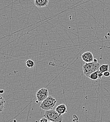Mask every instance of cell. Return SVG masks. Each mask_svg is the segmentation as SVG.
I'll return each mask as SVG.
<instances>
[{
    "mask_svg": "<svg viewBox=\"0 0 110 122\" xmlns=\"http://www.w3.org/2000/svg\"><path fill=\"white\" fill-rule=\"evenodd\" d=\"M100 64L94 61L86 63L82 67V70L84 74L88 77H89L91 74L99 71Z\"/></svg>",
    "mask_w": 110,
    "mask_h": 122,
    "instance_id": "1",
    "label": "cell"
},
{
    "mask_svg": "<svg viewBox=\"0 0 110 122\" xmlns=\"http://www.w3.org/2000/svg\"><path fill=\"white\" fill-rule=\"evenodd\" d=\"M44 117L48 121L52 122H62L63 120V116L58 114L54 109L45 111Z\"/></svg>",
    "mask_w": 110,
    "mask_h": 122,
    "instance_id": "2",
    "label": "cell"
},
{
    "mask_svg": "<svg viewBox=\"0 0 110 122\" xmlns=\"http://www.w3.org/2000/svg\"><path fill=\"white\" fill-rule=\"evenodd\" d=\"M57 103L56 99L52 96H48L40 105V108L47 111L53 109Z\"/></svg>",
    "mask_w": 110,
    "mask_h": 122,
    "instance_id": "3",
    "label": "cell"
},
{
    "mask_svg": "<svg viewBox=\"0 0 110 122\" xmlns=\"http://www.w3.org/2000/svg\"><path fill=\"white\" fill-rule=\"evenodd\" d=\"M48 96V91L47 89L42 88L37 92L36 97L38 102H42Z\"/></svg>",
    "mask_w": 110,
    "mask_h": 122,
    "instance_id": "4",
    "label": "cell"
},
{
    "mask_svg": "<svg viewBox=\"0 0 110 122\" xmlns=\"http://www.w3.org/2000/svg\"><path fill=\"white\" fill-rule=\"evenodd\" d=\"M81 59L86 63L92 62L94 61V56L90 52H86L81 55Z\"/></svg>",
    "mask_w": 110,
    "mask_h": 122,
    "instance_id": "5",
    "label": "cell"
},
{
    "mask_svg": "<svg viewBox=\"0 0 110 122\" xmlns=\"http://www.w3.org/2000/svg\"><path fill=\"white\" fill-rule=\"evenodd\" d=\"M49 0H34V5L38 8H43L47 6Z\"/></svg>",
    "mask_w": 110,
    "mask_h": 122,
    "instance_id": "6",
    "label": "cell"
},
{
    "mask_svg": "<svg viewBox=\"0 0 110 122\" xmlns=\"http://www.w3.org/2000/svg\"><path fill=\"white\" fill-rule=\"evenodd\" d=\"M55 110L60 115H63L67 112V107L64 104H61L56 107Z\"/></svg>",
    "mask_w": 110,
    "mask_h": 122,
    "instance_id": "7",
    "label": "cell"
},
{
    "mask_svg": "<svg viewBox=\"0 0 110 122\" xmlns=\"http://www.w3.org/2000/svg\"><path fill=\"white\" fill-rule=\"evenodd\" d=\"M5 101L3 97L0 94V113L3 111L4 108Z\"/></svg>",
    "mask_w": 110,
    "mask_h": 122,
    "instance_id": "8",
    "label": "cell"
},
{
    "mask_svg": "<svg viewBox=\"0 0 110 122\" xmlns=\"http://www.w3.org/2000/svg\"><path fill=\"white\" fill-rule=\"evenodd\" d=\"M99 71L103 72V73L109 71V65L107 64H105L101 65L99 67Z\"/></svg>",
    "mask_w": 110,
    "mask_h": 122,
    "instance_id": "9",
    "label": "cell"
},
{
    "mask_svg": "<svg viewBox=\"0 0 110 122\" xmlns=\"http://www.w3.org/2000/svg\"><path fill=\"white\" fill-rule=\"evenodd\" d=\"M89 78L91 79V80H97L98 78V71H95L94 72L90 74V75L89 76Z\"/></svg>",
    "mask_w": 110,
    "mask_h": 122,
    "instance_id": "10",
    "label": "cell"
},
{
    "mask_svg": "<svg viewBox=\"0 0 110 122\" xmlns=\"http://www.w3.org/2000/svg\"><path fill=\"white\" fill-rule=\"evenodd\" d=\"M26 65L28 68H32L34 66V62L32 60H28L26 62Z\"/></svg>",
    "mask_w": 110,
    "mask_h": 122,
    "instance_id": "11",
    "label": "cell"
},
{
    "mask_svg": "<svg viewBox=\"0 0 110 122\" xmlns=\"http://www.w3.org/2000/svg\"><path fill=\"white\" fill-rule=\"evenodd\" d=\"M98 78L101 79L102 76H104V73L100 71H98Z\"/></svg>",
    "mask_w": 110,
    "mask_h": 122,
    "instance_id": "12",
    "label": "cell"
},
{
    "mask_svg": "<svg viewBox=\"0 0 110 122\" xmlns=\"http://www.w3.org/2000/svg\"><path fill=\"white\" fill-rule=\"evenodd\" d=\"M104 76L105 77H108L110 76V72L109 71H106L104 72Z\"/></svg>",
    "mask_w": 110,
    "mask_h": 122,
    "instance_id": "13",
    "label": "cell"
},
{
    "mask_svg": "<svg viewBox=\"0 0 110 122\" xmlns=\"http://www.w3.org/2000/svg\"><path fill=\"white\" fill-rule=\"evenodd\" d=\"M48 122V120L46 118V117H43L42 118H41L39 122Z\"/></svg>",
    "mask_w": 110,
    "mask_h": 122,
    "instance_id": "14",
    "label": "cell"
},
{
    "mask_svg": "<svg viewBox=\"0 0 110 122\" xmlns=\"http://www.w3.org/2000/svg\"><path fill=\"white\" fill-rule=\"evenodd\" d=\"M93 61H94L95 62H98V61H97V60L96 59H94Z\"/></svg>",
    "mask_w": 110,
    "mask_h": 122,
    "instance_id": "15",
    "label": "cell"
},
{
    "mask_svg": "<svg viewBox=\"0 0 110 122\" xmlns=\"http://www.w3.org/2000/svg\"><path fill=\"white\" fill-rule=\"evenodd\" d=\"M51 122V121H48V122Z\"/></svg>",
    "mask_w": 110,
    "mask_h": 122,
    "instance_id": "16",
    "label": "cell"
}]
</instances>
